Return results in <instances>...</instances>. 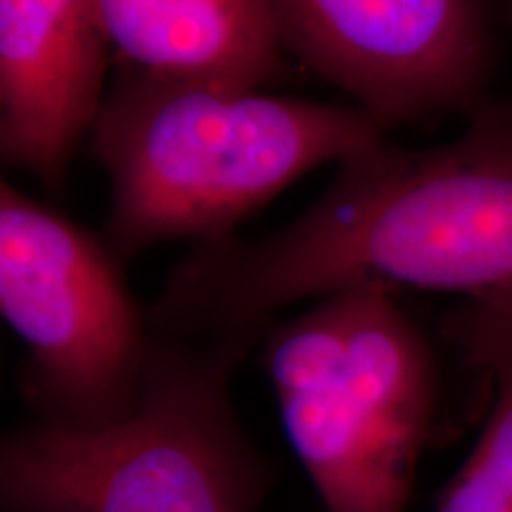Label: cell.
<instances>
[{"instance_id":"cell-1","label":"cell","mask_w":512,"mask_h":512,"mask_svg":"<svg viewBox=\"0 0 512 512\" xmlns=\"http://www.w3.org/2000/svg\"><path fill=\"white\" fill-rule=\"evenodd\" d=\"M430 150L382 143L347 159L297 221L261 242H204L169 278L159 335L252 342L275 311L351 287L465 299L448 342L475 368L512 347V95L482 102Z\"/></svg>"},{"instance_id":"cell-2","label":"cell","mask_w":512,"mask_h":512,"mask_svg":"<svg viewBox=\"0 0 512 512\" xmlns=\"http://www.w3.org/2000/svg\"><path fill=\"white\" fill-rule=\"evenodd\" d=\"M382 133L361 107L126 69L93 126V150L112 181V252L226 240L297 178L380 145Z\"/></svg>"},{"instance_id":"cell-3","label":"cell","mask_w":512,"mask_h":512,"mask_svg":"<svg viewBox=\"0 0 512 512\" xmlns=\"http://www.w3.org/2000/svg\"><path fill=\"white\" fill-rule=\"evenodd\" d=\"M249 342L157 332L136 406L98 427L38 420L0 448L3 512H259L273 465L242 432L228 377Z\"/></svg>"},{"instance_id":"cell-4","label":"cell","mask_w":512,"mask_h":512,"mask_svg":"<svg viewBox=\"0 0 512 512\" xmlns=\"http://www.w3.org/2000/svg\"><path fill=\"white\" fill-rule=\"evenodd\" d=\"M287 439L325 512H408L439 413L430 339L392 290L351 287L271 330Z\"/></svg>"},{"instance_id":"cell-5","label":"cell","mask_w":512,"mask_h":512,"mask_svg":"<svg viewBox=\"0 0 512 512\" xmlns=\"http://www.w3.org/2000/svg\"><path fill=\"white\" fill-rule=\"evenodd\" d=\"M0 311L27 347L43 422L98 427L136 406L157 337L114 254L10 185L0 192Z\"/></svg>"},{"instance_id":"cell-6","label":"cell","mask_w":512,"mask_h":512,"mask_svg":"<svg viewBox=\"0 0 512 512\" xmlns=\"http://www.w3.org/2000/svg\"><path fill=\"white\" fill-rule=\"evenodd\" d=\"M285 50L382 128L467 110L494 62L479 0H268Z\"/></svg>"},{"instance_id":"cell-7","label":"cell","mask_w":512,"mask_h":512,"mask_svg":"<svg viewBox=\"0 0 512 512\" xmlns=\"http://www.w3.org/2000/svg\"><path fill=\"white\" fill-rule=\"evenodd\" d=\"M98 0H0V150L62 183L105 102L110 55Z\"/></svg>"},{"instance_id":"cell-8","label":"cell","mask_w":512,"mask_h":512,"mask_svg":"<svg viewBox=\"0 0 512 512\" xmlns=\"http://www.w3.org/2000/svg\"><path fill=\"white\" fill-rule=\"evenodd\" d=\"M98 10L131 72L245 91L285 74L268 0H98Z\"/></svg>"},{"instance_id":"cell-9","label":"cell","mask_w":512,"mask_h":512,"mask_svg":"<svg viewBox=\"0 0 512 512\" xmlns=\"http://www.w3.org/2000/svg\"><path fill=\"white\" fill-rule=\"evenodd\" d=\"M475 370L494 382V406L434 512H512V347L491 351Z\"/></svg>"}]
</instances>
